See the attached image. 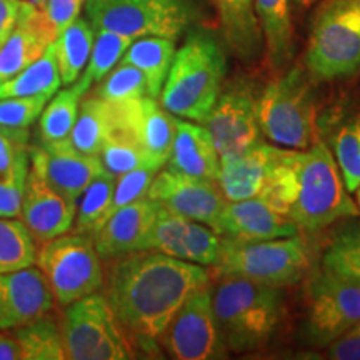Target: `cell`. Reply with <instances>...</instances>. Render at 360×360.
<instances>
[{
  "label": "cell",
  "instance_id": "obj_1",
  "mask_svg": "<svg viewBox=\"0 0 360 360\" xmlns=\"http://www.w3.org/2000/svg\"><path fill=\"white\" fill-rule=\"evenodd\" d=\"M112 260L103 295L130 340L147 352L157 349L188 297L210 285V270L204 265L157 250L130 252Z\"/></svg>",
  "mask_w": 360,
  "mask_h": 360
},
{
  "label": "cell",
  "instance_id": "obj_2",
  "mask_svg": "<svg viewBox=\"0 0 360 360\" xmlns=\"http://www.w3.org/2000/svg\"><path fill=\"white\" fill-rule=\"evenodd\" d=\"M227 60L214 34L192 30L174 53L172 65L160 92L169 114L204 124L220 96Z\"/></svg>",
  "mask_w": 360,
  "mask_h": 360
},
{
  "label": "cell",
  "instance_id": "obj_3",
  "mask_svg": "<svg viewBox=\"0 0 360 360\" xmlns=\"http://www.w3.org/2000/svg\"><path fill=\"white\" fill-rule=\"evenodd\" d=\"M214 314L229 352H250L267 344L282 319L278 287L224 276L212 289Z\"/></svg>",
  "mask_w": 360,
  "mask_h": 360
},
{
  "label": "cell",
  "instance_id": "obj_4",
  "mask_svg": "<svg viewBox=\"0 0 360 360\" xmlns=\"http://www.w3.org/2000/svg\"><path fill=\"white\" fill-rule=\"evenodd\" d=\"M292 164L299 191L289 219L299 231L317 232L339 219L357 217L359 207L349 197L334 155L326 143L317 142L304 152L294 150Z\"/></svg>",
  "mask_w": 360,
  "mask_h": 360
},
{
  "label": "cell",
  "instance_id": "obj_5",
  "mask_svg": "<svg viewBox=\"0 0 360 360\" xmlns=\"http://www.w3.org/2000/svg\"><path fill=\"white\" fill-rule=\"evenodd\" d=\"M315 80H337L360 70V0H323L305 51Z\"/></svg>",
  "mask_w": 360,
  "mask_h": 360
},
{
  "label": "cell",
  "instance_id": "obj_6",
  "mask_svg": "<svg viewBox=\"0 0 360 360\" xmlns=\"http://www.w3.org/2000/svg\"><path fill=\"white\" fill-rule=\"evenodd\" d=\"M212 267L219 277L233 276L269 287H287L307 276L309 249L302 237L237 242L222 237V250Z\"/></svg>",
  "mask_w": 360,
  "mask_h": 360
},
{
  "label": "cell",
  "instance_id": "obj_7",
  "mask_svg": "<svg viewBox=\"0 0 360 360\" xmlns=\"http://www.w3.org/2000/svg\"><path fill=\"white\" fill-rule=\"evenodd\" d=\"M315 102L304 70L294 67L272 80L257 98L259 127L272 142L289 148L315 143Z\"/></svg>",
  "mask_w": 360,
  "mask_h": 360
},
{
  "label": "cell",
  "instance_id": "obj_8",
  "mask_svg": "<svg viewBox=\"0 0 360 360\" xmlns=\"http://www.w3.org/2000/svg\"><path fill=\"white\" fill-rule=\"evenodd\" d=\"M65 357L72 360H129L132 340L103 294H89L67 305L62 321Z\"/></svg>",
  "mask_w": 360,
  "mask_h": 360
},
{
  "label": "cell",
  "instance_id": "obj_9",
  "mask_svg": "<svg viewBox=\"0 0 360 360\" xmlns=\"http://www.w3.org/2000/svg\"><path fill=\"white\" fill-rule=\"evenodd\" d=\"M85 17L94 30L103 29L141 39H179L195 20L192 0H85Z\"/></svg>",
  "mask_w": 360,
  "mask_h": 360
},
{
  "label": "cell",
  "instance_id": "obj_10",
  "mask_svg": "<svg viewBox=\"0 0 360 360\" xmlns=\"http://www.w3.org/2000/svg\"><path fill=\"white\" fill-rule=\"evenodd\" d=\"M101 259L94 237L74 232L45 240L35 262L53 299L67 307L103 285Z\"/></svg>",
  "mask_w": 360,
  "mask_h": 360
},
{
  "label": "cell",
  "instance_id": "obj_11",
  "mask_svg": "<svg viewBox=\"0 0 360 360\" xmlns=\"http://www.w3.org/2000/svg\"><path fill=\"white\" fill-rule=\"evenodd\" d=\"M159 344L177 360L225 359L229 350L220 337L210 285L195 290L162 334Z\"/></svg>",
  "mask_w": 360,
  "mask_h": 360
},
{
  "label": "cell",
  "instance_id": "obj_12",
  "mask_svg": "<svg viewBox=\"0 0 360 360\" xmlns=\"http://www.w3.org/2000/svg\"><path fill=\"white\" fill-rule=\"evenodd\" d=\"M360 322V282L323 272L309 289L305 332L315 345H328Z\"/></svg>",
  "mask_w": 360,
  "mask_h": 360
},
{
  "label": "cell",
  "instance_id": "obj_13",
  "mask_svg": "<svg viewBox=\"0 0 360 360\" xmlns=\"http://www.w3.org/2000/svg\"><path fill=\"white\" fill-rule=\"evenodd\" d=\"M205 127L217 150L219 159L238 154L259 142L257 98L249 84L236 82L219 96L205 120Z\"/></svg>",
  "mask_w": 360,
  "mask_h": 360
},
{
  "label": "cell",
  "instance_id": "obj_14",
  "mask_svg": "<svg viewBox=\"0 0 360 360\" xmlns=\"http://www.w3.org/2000/svg\"><path fill=\"white\" fill-rule=\"evenodd\" d=\"M147 197L170 212L207 225L214 232L220 212L227 204L215 182L188 177L172 169L157 172L148 187Z\"/></svg>",
  "mask_w": 360,
  "mask_h": 360
},
{
  "label": "cell",
  "instance_id": "obj_15",
  "mask_svg": "<svg viewBox=\"0 0 360 360\" xmlns=\"http://www.w3.org/2000/svg\"><path fill=\"white\" fill-rule=\"evenodd\" d=\"M29 159L34 174L74 202L79 200L94 179L107 172L101 157L77 150L70 139L30 147Z\"/></svg>",
  "mask_w": 360,
  "mask_h": 360
},
{
  "label": "cell",
  "instance_id": "obj_16",
  "mask_svg": "<svg viewBox=\"0 0 360 360\" xmlns=\"http://www.w3.org/2000/svg\"><path fill=\"white\" fill-rule=\"evenodd\" d=\"M115 129L130 135L143 150L164 167L172 152L175 139V117L169 114L154 97L112 103Z\"/></svg>",
  "mask_w": 360,
  "mask_h": 360
},
{
  "label": "cell",
  "instance_id": "obj_17",
  "mask_svg": "<svg viewBox=\"0 0 360 360\" xmlns=\"http://www.w3.org/2000/svg\"><path fill=\"white\" fill-rule=\"evenodd\" d=\"M53 295L44 274L27 269L0 272V330H13L51 312Z\"/></svg>",
  "mask_w": 360,
  "mask_h": 360
},
{
  "label": "cell",
  "instance_id": "obj_18",
  "mask_svg": "<svg viewBox=\"0 0 360 360\" xmlns=\"http://www.w3.org/2000/svg\"><path fill=\"white\" fill-rule=\"evenodd\" d=\"M75 212L77 202L67 199L29 170L19 219L35 240L45 242L69 233L74 227Z\"/></svg>",
  "mask_w": 360,
  "mask_h": 360
},
{
  "label": "cell",
  "instance_id": "obj_19",
  "mask_svg": "<svg viewBox=\"0 0 360 360\" xmlns=\"http://www.w3.org/2000/svg\"><path fill=\"white\" fill-rule=\"evenodd\" d=\"M215 232L231 240L255 242L292 237L300 231L289 215L277 212L260 197H252L236 202L227 200L220 212Z\"/></svg>",
  "mask_w": 360,
  "mask_h": 360
},
{
  "label": "cell",
  "instance_id": "obj_20",
  "mask_svg": "<svg viewBox=\"0 0 360 360\" xmlns=\"http://www.w3.org/2000/svg\"><path fill=\"white\" fill-rule=\"evenodd\" d=\"M287 150L257 142L238 154L220 157L217 186L225 200L236 202L257 197L269 174Z\"/></svg>",
  "mask_w": 360,
  "mask_h": 360
},
{
  "label": "cell",
  "instance_id": "obj_21",
  "mask_svg": "<svg viewBox=\"0 0 360 360\" xmlns=\"http://www.w3.org/2000/svg\"><path fill=\"white\" fill-rule=\"evenodd\" d=\"M159 204L143 197L117 209L94 236V244L102 259H114L130 252L143 250V242L155 222Z\"/></svg>",
  "mask_w": 360,
  "mask_h": 360
},
{
  "label": "cell",
  "instance_id": "obj_22",
  "mask_svg": "<svg viewBox=\"0 0 360 360\" xmlns=\"http://www.w3.org/2000/svg\"><path fill=\"white\" fill-rule=\"evenodd\" d=\"M56 39L44 12L30 2L19 25L0 47V84L34 64Z\"/></svg>",
  "mask_w": 360,
  "mask_h": 360
},
{
  "label": "cell",
  "instance_id": "obj_23",
  "mask_svg": "<svg viewBox=\"0 0 360 360\" xmlns=\"http://www.w3.org/2000/svg\"><path fill=\"white\" fill-rule=\"evenodd\" d=\"M169 167L188 177L217 182L219 154L204 125L175 119V139L169 157Z\"/></svg>",
  "mask_w": 360,
  "mask_h": 360
},
{
  "label": "cell",
  "instance_id": "obj_24",
  "mask_svg": "<svg viewBox=\"0 0 360 360\" xmlns=\"http://www.w3.org/2000/svg\"><path fill=\"white\" fill-rule=\"evenodd\" d=\"M220 27L229 49L245 64L262 53L264 35L260 29L255 0H215Z\"/></svg>",
  "mask_w": 360,
  "mask_h": 360
},
{
  "label": "cell",
  "instance_id": "obj_25",
  "mask_svg": "<svg viewBox=\"0 0 360 360\" xmlns=\"http://www.w3.org/2000/svg\"><path fill=\"white\" fill-rule=\"evenodd\" d=\"M175 53V40L159 35L135 39L125 51L120 62L137 67L147 82V94L157 98L160 96L165 79L172 65Z\"/></svg>",
  "mask_w": 360,
  "mask_h": 360
},
{
  "label": "cell",
  "instance_id": "obj_26",
  "mask_svg": "<svg viewBox=\"0 0 360 360\" xmlns=\"http://www.w3.org/2000/svg\"><path fill=\"white\" fill-rule=\"evenodd\" d=\"M255 12L270 64L276 69H282L294 53V29L289 0H255Z\"/></svg>",
  "mask_w": 360,
  "mask_h": 360
},
{
  "label": "cell",
  "instance_id": "obj_27",
  "mask_svg": "<svg viewBox=\"0 0 360 360\" xmlns=\"http://www.w3.org/2000/svg\"><path fill=\"white\" fill-rule=\"evenodd\" d=\"M60 72H58L56 47L53 42L45 49L34 64L0 84V98L11 97H47L52 98L60 89Z\"/></svg>",
  "mask_w": 360,
  "mask_h": 360
},
{
  "label": "cell",
  "instance_id": "obj_28",
  "mask_svg": "<svg viewBox=\"0 0 360 360\" xmlns=\"http://www.w3.org/2000/svg\"><path fill=\"white\" fill-rule=\"evenodd\" d=\"M94 39H96V30L90 22L77 17L53 40L62 85L69 87L82 75L92 52Z\"/></svg>",
  "mask_w": 360,
  "mask_h": 360
},
{
  "label": "cell",
  "instance_id": "obj_29",
  "mask_svg": "<svg viewBox=\"0 0 360 360\" xmlns=\"http://www.w3.org/2000/svg\"><path fill=\"white\" fill-rule=\"evenodd\" d=\"M114 107L110 102L94 96L79 107V115L70 134V142L77 150L89 155L101 154L103 143L114 132Z\"/></svg>",
  "mask_w": 360,
  "mask_h": 360
},
{
  "label": "cell",
  "instance_id": "obj_30",
  "mask_svg": "<svg viewBox=\"0 0 360 360\" xmlns=\"http://www.w3.org/2000/svg\"><path fill=\"white\" fill-rule=\"evenodd\" d=\"M13 339L20 350V360H64L62 330L47 314L13 328Z\"/></svg>",
  "mask_w": 360,
  "mask_h": 360
},
{
  "label": "cell",
  "instance_id": "obj_31",
  "mask_svg": "<svg viewBox=\"0 0 360 360\" xmlns=\"http://www.w3.org/2000/svg\"><path fill=\"white\" fill-rule=\"evenodd\" d=\"M132 42L134 39L127 37V35L103 29L96 30L92 52H90L84 74L77 79V82L72 85H74L82 96H85V92H89V89L92 87L94 84L102 82V79L119 64L120 58L124 57L125 51H127Z\"/></svg>",
  "mask_w": 360,
  "mask_h": 360
},
{
  "label": "cell",
  "instance_id": "obj_32",
  "mask_svg": "<svg viewBox=\"0 0 360 360\" xmlns=\"http://www.w3.org/2000/svg\"><path fill=\"white\" fill-rule=\"evenodd\" d=\"M115 175L103 172L90 182L77 200L74 227L77 233L94 237L110 217L112 197L115 188Z\"/></svg>",
  "mask_w": 360,
  "mask_h": 360
},
{
  "label": "cell",
  "instance_id": "obj_33",
  "mask_svg": "<svg viewBox=\"0 0 360 360\" xmlns=\"http://www.w3.org/2000/svg\"><path fill=\"white\" fill-rule=\"evenodd\" d=\"M84 96L74 85L60 90L52 101L45 103L39 117V141L40 143H53L69 141L72 129L79 115V103Z\"/></svg>",
  "mask_w": 360,
  "mask_h": 360
},
{
  "label": "cell",
  "instance_id": "obj_34",
  "mask_svg": "<svg viewBox=\"0 0 360 360\" xmlns=\"http://www.w3.org/2000/svg\"><path fill=\"white\" fill-rule=\"evenodd\" d=\"M37 245L20 220L0 217V272L27 269L35 264Z\"/></svg>",
  "mask_w": 360,
  "mask_h": 360
},
{
  "label": "cell",
  "instance_id": "obj_35",
  "mask_svg": "<svg viewBox=\"0 0 360 360\" xmlns=\"http://www.w3.org/2000/svg\"><path fill=\"white\" fill-rule=\"evenodd\" d=\"M323 270L360 282V224H350L334 237L322 259Z\"/></svg>",
  "mask_w": 360,
  "mask_h": 360
},
{
  "label": "cell",
  "instance_id": "obj_36",
  "mask_svg": "<svg viewBox=\"0 0 360 360\" xmlns=\"http://www.w3.org/2000/svg\"><path fill=\"white\" fill-rule=\"evenodd\" d=\"M98 157H101L103 169L109 174L115 175V177H119V175H122L125 172H130V170L134 169L146 167V165L162 169V165L157 164V162L143 150L141 143L134 141L130 135L119 132V130H114V132L109 135V139L103 143Z\"/></svg>",
  "mask_w": 360,
  "mask_h": 360
},
{
  "label": "cell",
  "instance_id": "obj_37",
  "mask_svg": "<svg viewBox=\"0 0 360 360\" xmlns=\"http://www.w3.org/2000/svg\"><path fill=\"white\" fill-rule=\"evenodd\" d=\"M292 155L294 150H287L282 160L278 162L272 172L269 174L264 187L260 188L259 195L265 204L283 215H289L292 204L295 202L297 191H299V182H297L295 167L292 164Z\"/></svg>",
  "mask_w": 360,
  "mask_h": 360
},
{
  "label": "cell",
  "instance_id": "obj_38",
  "mask_svg": "<svg viewBox=\"0 0 360 360\" xmlns=\"http://www.w3.org/2000/svg\"><path fill=\"white\" fill-rule=\"evenodd\" d=\"M97 97L110 103H122L129 101H137L148 96L146 77L137 67L119 62L98 85Z\"/></svg>",
  "mask_w": 360,
  "mask_h": 360
},
{
  "label": "cell",
  "instance_id": "obj_39",
  "mask_svg": "<svg viewBox=\"0 0 360 360\" xmlns=\"http://www.w3.org/2000/svg\"><path fill=\"white\" fill-rule=\"evenodd\" d=\"M188 219L159 207L155 222L143 242V250H157L170 257L182 259L184 236Z\"/></svg>",
  "mask_w": 360,
  "mask_h": 360
},
{
  "label": "cell",
  "instance_id": "obj_40",
  "mask_svg": "<svg viewBox=\"0 0 360 360\" xmlns=\"http://www.w3.org/2000/svg\"><path fill=\"white\" fill-rule=\"evenodd\" d=\"M222 250V237L207 225L188 220L186 236H184L182 260L212 267L219 260Z\"/></svg>",
  "mask_w": 360,
  "mask_h": 360
},
{
  "label": "cell",
  "instance_id": "obj_41",
  "mask_svg": "<svg viewBox=\"0 0 360 360\" xmlns=\"http://www.w3.org/2000/svg\"><path fill=\"white\" fill-rule=\"evenodd\" d=\"M334 148L344 186L354 193L360 186V125H344L335 135Z\"/></svg>",
  "mask_w": 360,
  "mask_h": 360
},
{
  "label": "cell",
  "instance_id": "obj_42",
  "mask_svg": "<svg viewBox=\"0 0 360 360\" xmlns=\"http://www.w3.org/2000/svg\"><path fill=\"white\" fill-rule=\"evenodd\" d=\"M47 97H11L0 98V127L29 130L39 120Z\"/></svg>",
  "mask_w": 360,
  "mask_h": 360
},
{
  "label": "cell",
  "instance_id": "obj_43",
  "mask_svg": "<svg viewBox=\"0 0 360 360\" xmlns=\"http://www.w3.org/2000/svg\"><path fill=\"white\" fill-rule=\"evenodd\" d=\"M160 169L150 167H139L119 175V179L115 180V188H114V197H112V205H110V215L115 212L120 207L132 204V202L143 199L147 197L148 187H150L152 180L159 172Z\"/></svg>",
  "mask_w": 360,
  "mask_h": 360
},
{
  "label": "cell",
  "instance_id": "obj_44",
  "mask_svg": "<svg viewBox=\"0 0 360 360\" xmlns=\"http://www.w3.org/2000/svg\"><path fill=\"white\" fill-rule=\"evenodd\" d=\"M29 170L30 159H27L11 175L0 179V217H19Z\"/></svg>",
  "mask_w": 360,
  "mask_h": 360
},
{
  "label": "cell",
  "instance_id": "obj_45",
  "mask_svg": "<svg viewBox=\"0 0 360 360\" xmlns=\"http://www.w3.org/2000/svg\"><path fill=\"white\" fill-rule=\"evenodd\" d=\"M29 130L0 127V179L11 175L29 159Z\"/></svg>",
  "mask_w": 360,
  "mask_h": 360
},
{
  "label": "cell",
  "instance_id": "obj_46",
  "mask_svg": "<svg viewBox=\"0 0 360 360\" xmlns=\"http://www.w3.org/2000/svg\"><path fill=\"white\" fill-rule=\"evenodd\" d=\"M85 6V0H45L44 12L45 19L52 25L53 32L58 35L65 27H69L80 15Z\"/></svg>",
  "mask_w": 360,
  "mask_h": 360
},
{
  "label": "cell",
  "instance_id": "obj_47",
  "mask_svg": "<svg viewBox=\"0 0 360 360\" xmlns=\"http://www.w3.org/2000/svg\"><path fill=\"white\" fill-rule=\"evenodd\" d=\"M29 6V0H0V47L19 25Z\"/></svg>",
  "mask_w": 360,
  "mask_h": 360
},
{
  "label": "cell",
  "instance_id": "obj_48",
  "mask_svg": "<svg viewBox=\"0 0 360 360\" xmlns=\"http://www.w3.org/2000/svg\"><path fill=\"white\" fill-rule=\"evenodd\" d=\"M328 357L335 360H360V322L328 344Z\"/></svg>",
  "mask_w": 360,
  "mask_h": 360
},
{
  "label": "cell",
  "instance_id": "obj_49",
  "mask_svg": "<svg viewBox=\"0 0 360 360\" xmlns=\"http://www.w3.org/2000/svg\"><path fill=\"white\" fill-rule=\"evenodd\" d=\"M0 360H20V350L13 335L0 330Z\"/></svg>",
  "mask_w": 360,
  "mask_h": 360
},
{
  "label": "cell",
  "instance_id": "obj_50",
  "mask_svg": "<svg viewBox=\"0 0 360 360\" xmlns=\"http://www.w3.org/2000/svg\"><path fill=\"white\" fill-rule=\"evenodd\" d=\"M29 2H32L37 8H42L44 4H45V0H29Z\"/></svg>",
  "mask_w": 360,
  "mask_h": 360
},
{
  "label": "cell",
  "instance_id": "obj_51",
  "mask_svg": "<svg viewBox=\"0 0 360 360\" xmlns=\"http://www.w3.org/2000/svg\"><path fill=\"white\" fill-rule=\"evenodd\" d=\"M295 2H299L300 6H309V4L315 2V0H295Z\"/></svg>",
  "mask_w": 360,
  "mask_h": 360
},
{
  "label": "cell",
  "instance_id": "obj_52",
  "mask_svg": "<svg viewBox=\"0 0 360 360\" xmlns=\"http://www.w3.org/2000/svg\"><path fill=\"white\" fill-rule=\"evenodd\" d=\"M355 192H357V207H359V212H360V186Z\"/></svg>",
  "mask_w": 360,
  "mask_h": 360
},
{
  "label": "cell",
  "instance_id": "obj_53",
  "mask_svg": "<svg viewBox=\"0 0 360 360\" xmlns=\"http://www.w3.org/2000/svg\"><path fill=\"white\" fill-rule=\"evenodd\" d=\"M359 125H360V122H359Z\"/></svg>",
  "mask_w": 360,
  "mask_h": 360
}]
</instances>
